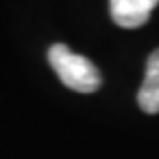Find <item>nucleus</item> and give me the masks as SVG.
Instances as JSON below:
<instances>
[{
    "label": "nucleus",
    "mask_w": 159,
    "mask_h": 159,
    "mask_svg": "<svg viewBox=\"0 0 159 159\" xmlns=\"http://www.w3.org/2000/svg\"><path fill=\"white\" fill-rule=\"evenodd\" d=\"M48 62L60 81L77 93H95L101 87V75L95 64L64 43H56L48 50Z\"/></svg>",
    "instance_id": "f257e3e1"
},
{
    "label": "nucleus",
    "mask_w": 159,
    "mask_h": 159,
    "mask_svg": "<svg viewBox=\"0 0 159 159\" xmlns=\"http://www.w3.org/2000/svg\"><path fill=\"white\" fill-rule=\"evenodd\" d=\"M159 0H110V12L118 27L136 29L149 21Z\"/></svg>",
    "instance_id": "f03ea898"
},
{
    "label": "nucleus",
    "mask_w": 159,
    "mask_h": 159,
    "mask_svg": "<svg viewBox=\"0 0 159 159\" xmlns=\"http://www.w3.org/2000/svg\"><path fill=\"white\" fill-rule=\"evenodd\" d=\"M136 101L145 114H159V48L147 60L145 81L139 89Z\"/></svg>",
    "instance_id": "7ed1b4c3"
}]
</instances>
